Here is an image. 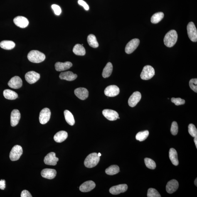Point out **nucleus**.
<instances>
[{
  "label": "nucleus",
  "instance_id": "45",
  "mask_svg": "<svg viewBox=\"0 0 197 197\" xmlns=\"http://www.w3.org/2000/svg\"><path fill=\"white\" fill-rule=\"evenodd\" d=\"M194 141L195 143V145H196V148H197V137H195L194 139Z\"/></svg>",
  "mask_w": 197,
  "mask_h": 197
},
{
  "label": "nucleus",
  "instance_id": "34",
  "mask_svg": "<svg viewBox=\"0 0 197 197\" xmlns=\"http://www.w3.org/2000/svg\"><path fill=\"white\" fill-rule=\"evenodd\" d=\"M149 135V131L145 130L138 133L136 136V139L139 141L145 140Z\"/></svg>",
  "mask_w": 197,
  "mask_h": 197
},
{
  "label": "nucleus",
  "instance_id": "25",
  "mask_svg": "<svg viewBox=\"0 0 197 197\" xmlns=\"http://www.w3.org/2000/svg\"><path fill=\"white\" fill-rule=\"evenodd\" d=\"M169 157L172 163L175 166L179 164L177 152L174 148H171L169 151Z\"/></svg>",
  "mask_w": 197,
  "mask_h": 197
},
{
  "label": "nucleus",
  "instance_id": "21",
  "mask_svg": "<svg viewBox=\"0 0 197 197\" xmlns=\"http://www.w3.org/2000/svg\"><path fill=\"white\" fill-rule=\"evenodd\" d=\"M56 171L54 169H45L42 170L41 172L42 176L48 179H53L56 176Z\"/></svg>",
  "mask_w": 197,
  "mask_h": 197
},
{
  "label": "nucleus",
  "instance_id": "17",
  "mask_svg": "<svg viewBox=\"0 0 197 197\" xmlns=\"http://www.w3.org/2000/svg\"><path fill=\"white\" fill-rule=\"evenodd\" d=\"M74 93L77 97L81 100H85L88 97L89 92L85 88H79L76 89Z\"/></svg>",
  "mask_w": 197,
  "mask_h": 197
},
{
  "label": "nucleus",
  "instance_id": "7",
  "mask_svg": "<svg viewBox=\"0 0 197 197\" xmlns=\"http://www.w3.org/2000/svg\"><path fill=\"white\" fill-rule=\"evenodd\" d=\"M51 112L50 109L47 108L42 109L40 112L39 115V121L41 124H44L49 121Z\"/></svg>",
  "mask_w": 197,
  "mask_h": 197
},
{
  "label": "nucleus",
  "instance_id": "4",
  "mask_svg": "<svg viewBox=\"0 0 197 197\" xmlns=\"http://www.w3.org/2000/svg\"><path fill=\"white\" fill-rule=\"evenodd\" d=\"M155 75L154 68L150 65H146L144 67L140 76L141 79L144 80L150 79Z\"/></svg>",
  "mask_w": 197,
  "mask_h": 197
},
{
  "label": "nucleus",
  "instance_id": "19",
  "mask_svg": "<svg viewBox=\"0 0 197 197\" xmlns=\"http://www.w3.org/2000/svg\"><path fill=\"white\" fill-rule=\"evenodd\" d=\"M21 118V114L18 109H15L12 111L11 114V125L13 127L16 126L19 122Z\"/></svg>",
  "mask_w": 197,
  "mask_h": 197
},
{
  "label": "nucleus",
  "instance_id": "26",
  "mask_svg": "<svg viewBox=\"0 0 197 197\" xmlns=\"http://www.w3.org/2000/svg\"><path fill=\"white\" fill-rule=\"evenodd\" d=\"M3 94L5 98L8 100H15L18 97V94L16 92L8 89L4 90Z\"/></svg>",
  "mask_w": 197,
  "mask_h": 197
},
{
  "label": "nucleus",
  "instance_id": "41",
  "mask_svg": "<svg viewBox=\"0 0 197 197\" xmlns=\"http://www.w3.org/2000/svg\"><path fill=\"white\" fill-rule=\"evenodd\" d=\"M52 8L55 14L57 16H59L61 13V8L58 5L55 4L52 5Z\"/></svg>",
  "mask_w": 197,
  "mask_h": 197
},
{
  "label": "nucleus",
  "instance_id": "22",
  "mask_svg": "<svg viewBox=\"0 0 197 197\" xmlns=\"http://www.w3.org/2000/svg\"><path fill=\"white\" fill-rule=\"evenodd\" d=\"M72 66L71 62L67 61L65 63L57 62L55 64V70L58 71H64L68 70Z\"/></svg>",
  "mask_w": 197,
  "mask_h": 197
},
{
  "label": "nucleus",
  "instance_id": "24",
  "mask_svg": "<svg viewBox=\"0 0 197 197\" xmlns=\"http://www.w3.org/2000/svg\"><path fill=\"white\" fill-rule=\"evenodd\" d=\"M68 136V133L66 131H61L55 135L54 139L56 142L61 143L67 139Z\"/></svg>",
  "mask_w": 197,
  "mask_h": 197
},
{
  "label": "nucleus",
  "instance_id": "8",
  "mask_svg": "<svg viewBox=\"0 0 197 197\" xmlns=\"http://www.w3.org/2000/svg\"><path fill=\"white\" fill-rule=\"evenodd\" d=\"M139 39L135 38L131 40L126 45L125 49L126 53L128 54L132 53L139 46Z\"/></svg>",
  "mask_w": 197,
  "mask_h": 197
},
{
  "label": "nucleus",
  "instance_id": "36",
  "mask_svg": "<svg viewBox=\"0 0 197 197\" xmlns=\"http://www.w3.org/2000/svg\"><path fill=\"white\" fill-rule=\"evenodd\" d=\"M188 132L193 137H197V130L196 127L193 124H190L188 126Z\"/></svg>",
  "mask_w": 197,
  "mask_h": 197
},
{
  "label": "nucleus",
  "instance_id": "11",
  "mask_svg": "<svg viewBox=\"0 0 197 197\" xmlns=\"http://www.w3.org/2000/svg\"><path fill=\"white\" fill-rule=\"evenodd\" d=\"M58 159L55 156L54 152H50L45 157L44 162L45 164L49 166H55L57 164Z\"/></svg>",
  "mask_w": 197,
  "mask_h": 197
},
{
  "label": "nucleus",
  "instance_id": "39",
  "mask_svg": "<svg viewBox=\"0 0 197 197\" xmlns=\"http://www.w3.org/2000/svg\"><path fill=\"white\" fill-rule=\"evenodd\" d=\"M171 131L173 135H176L178 132V126L176 122L174 121L172 124Z\"/></svg>",
  "mask_w": 197,
  "mask_h": 197
},
{
  "label": "nucleus",
  "instance_id": "20",
  "mask_svg": "<svg viewBox=\"0 0 197 197\" xmlns=\"http://www.w3.org/2000/svg\"><path fill=\"white\" fill-rule=\"evenodd\" d=\"M96 184L94 181H88L85 182L80 187V191L83 193H87L93 190L95 188Z\"/></svg>",
  "mask_w": 197,
  "mask_h": 197
},
{
  "label": "nucleus",
  "instance_id": "28",
  "mask_svg": "<svg viewBox=\"0 0 197 197\" xmlns=\"http://www.w3.org/2000/svg\"><path fill=\"white\" fill-rule=\"evenodd\" d=\"M113 70V66L112 63L110 62L107 63L105 67L103 69L102 72V76L104 78H107L110 76Z\"/></svg>",
  "mask_w": 197,
  "mask_h": 197
},
{
  "label": "nucleus",
  "instance_id": "44",
  "mask_svg": "<svg viewBox=\"0 0 197 197\" xmlns=\"http://www.w3.org/2000/svg\"><path fill=\"white\" fill-rule=\"evenodd\" d=\"M6 188V181L4 180L0 181V189L4 190Z\"/></svg>",
  "mask_w": 197,
  "mask_h": 197
},
{
  "label": "nucleus",
  "instance_id": "10",
  "mask_svg": "<svg viewBox=\"0 0 197 197\" xmlns=\"http://www.w3.org/2000/svg\"><path fill=\"white\" fill-rule=\"evenodd\" d=\"M120 92L119 87L115 85H110L106 88L104 94L109 97H114L118 95Z\"/></svg>",
  "mask_w": 197,
  "mask_h": 197
},
{
  "label": "nucleus",
  "instance_id": "9",
  "mask_svg": "<svg viewBox=\"0 0 197 197\" xmlns=\"http://www.w3.org/2000/svg\"><path fill=\"white\" fill-rule=\"evenodd\" d=\"M40 77V74L34 71L28 72L25 75V79L30 84L35 83L39 80Z\"/></svg>",
  "mask_w": 197,
  "mask_h": 197
},
{
  "label": "nucleus",
  "instance_id": "47",
  "mask_svg": "<svg viewBox=\"0 0 197 197\" xmlns=\"http://www.w3.org/2000/svg\"><path fill=\"white\" fill-rule=\"evenodd\" d=\"M101 154L100 153H99L98 154V155L99 157H100L101 156Z\"/></svg>",
  "mask_w": 197,
  "mask_h": 197
},
{
  "label": "nucleus",
  "instance_id": "2",
  "mask_svg": "<svg viewBox=\"0 0 197 197\" xmlns=\"http://www.w3.org/2000/svg\"><path fill=\"white\" fill-rule=\"evenodd\" d=\"M28 58L29 61L33 63H39L43 61L45 55L42 52L37 50H33L28 54Z\"/></svg>",
  "mask_w": 197,
  "mask_h": 197
},
{
  "label": "nucleus",
  "instance_id": "30",
  "mask_svg": "<svg viewBox=\"0 0 197 197\" xmlns=\"http://www.w3.org/2000/svg\"><path fill=\"white\" fill-rule=\"evenodd\" d=\"M73 51L76 55H84L85 54V48L82 45L77 44L73 47Z\"/></svg>",
  "mask_w": 197,
  "mask_h": 197
},
{
  "label": "nucleus",
  "instance_id": "13",
  "mask_svg": "<svg viewBox=\"0 0 197 197\" xmlns=\"http://www.w3.org/2000/svg\"><path fill=\"white\" fill-rule=\"evenodd\" d=\"M141 94L139 92H134L129 99L128 104L130 106L132 107L136 106L141 100Z\"/></svg>",
  "mask_w": 197,
  "mask_h": 197
},
{
  "label": "nucleus",
  "instance_id": "1",
  "mask_svg": "<svg viewBox=\"0 0 197 197\" xmlns=\"http://www.w3.org/2000/svg\"><path fill=\"white\" fill-rule=\"evenodd\" d=\"M178 35L176 30H170L166 34L164 39L165 45L168 47H172L177 41Z\"/></svg>",
  "mask_w": 197,
  "mask_h": 197
},
{
  "label": "nucleus",
  "instance_id": "31",
  "mask_svg": "<svg viewBox=\"0 0 197 197\" xmlns=\"http://www.w3.org/2000/svg\"><path fill=\"white\" fill-rule=\"evenodd\" d=\"M87 41L88 44L93 48H97L99 46V43L97 41L95 35L92 34L89 35L87 37Z\"/></svg>",
  "mask_w": 197,
  "mask_h": 197
},
{
  "label": "nucleus",
  "instance_id": "12",
  "mask_svg": "<svg viewBox=\"0 0 197 197\" xmlns=\"http://www.w3.org/2000/svg\"><path fill=\"white\" fill-rule=\"evenodd\" d=\"M102 114L106 118L110 121L117 120L119 117V114L118 112L112 109H104L103 111Z\"/></svg>",
  "mask_w": 197,
  "mask_h": 197
},
{
  "label": "nucleus",
  "instance_id": "16",
  "mask_svg": "<svg viewBox=\"0 0 197 197\" xmlns=\"http://www.w3.org/2000/svg\"><path fill=\"white\" fill-rule=\"evenodd\" d=\"M8 85L11 88L19 89L22 85V81L19 77L15 76L10 80Z\"/></svg>",
  "mask_w": 197,
  "mask_h": 197
},
{
  "label": "nucleus",
  "instance_id": "6",
  "mask_svg": "<svg viewBox=\"0 0 197 197\" xmlns=\"http://www.w3.org/2000/svg\"><path fill=\"white\" fill-rule=\"evenodd\" d=\"M187 30L188 37L191 41L196 42L197 41V30L194 23L190 22L187 26Z\"/></svg>",
  "mask_w": 197,
  "mask_h": 197
},
{
  "label": "nucleus",
  "instance_id": "42",
  "mask_svg": "<svg viewBox=\"0 0 197 197\" xmlns=\"http://www.w3.org/2000/svg\"><path fill=\"white\" fill-rule=\"evenodd\" d=\"M78 3L80 5L83 7L86 10H88L89 9V7L88 5L83 0H79Z\"/></svg>",
  "mask_w": 197,
  "mask_h": 197
},
{
  "label": "nucleus",
  "instance_id": "37",
  "mask_svg": "<svg viewBox=\"0 0 197 197\" xmlns=\"http://www.w3.org/2000/svg\"><path fill=\"white\" fill-rule=\"evenodd\" d=\"M148 197H160V195L157 190L153 188H150L148 190L147 193Z\"/></svg>",
  "mask_w": 197,
  "mask_h": 197
},
{
  "label": "nucleus",
  "instance_id": "35",
  "mask_svg": "<svg viewBox=\"0 0 197 197\" xmlns=\"http://www.w3.org/2000/svg\"><path fill=\"white\" fill-rule=\"evenodd\" d=\"M144 161L146 167L149 169H154L156 168V163L152 159L146 158L144 159Z\"/></svg>",
  "mask_w": 197,
  "mask_h": 197
},
{
  "label": "nucleus",
  "instance_id": "27",
  "mask_svg": "<svg viewBox=\"0 0 197 197\" xmlns=\"http://www.w3.org/2000/svg\"><path fill=\"white\" fill-rule=\"evenodd\" d=\"M16 46L14 42L8 40H4L0 43V47L3 49L11 50L13 49Z\"/></svg>",
  "mask_w": 197,
  "mask_h": 197
},
{
  "label": "nucleus",
  "instance_id": "14",
  "mask_svg": "<svg viewBox=\"0 0 197 197\" xmlns=\"http://www.w3.org/2000/svg\"><path fill=\"white\" fill-rule=\"evenodd\" d=\"M13 21L16 26L22 28L27 27L29 23L28 20L23 16H19L16 17L13 20Z\"/></svg>",
  "mask_w": 197,
  "mask_h": 197
},
{
  "label": "nucleus",
  "instance_id": "40",
  "mask_svg": "<svg viewBox=\"0 0 197 197\" xmlns=\"http://www.w3.org/2000/svg\"><path fill=\"white\" fill-rule=\"evenodd\" d=\"M171 101L176 106L183 105L185 103V100L181 98H173L171 99Z\"/></svg>",
  "mask_w": 197,
  "mask_h": 197
},
{
  "label": "nucleus",
  "instance_id": "29",
  "mask_svg": "<svg viewBox=\"0 0 197 197\" xmlns=\"http://www.w3.org/2000/svg\"><path fill=\"white\" fill-rule=\"evenodd\" d=\"M64 115L67 123L71 126H73L75 124V119L71 112L69 110H65L64 112Z\"/></svg>",
  "mask_w": 197,
  "mask_h": 197
},
{
  "label": "nucleus",
  "instance_id": "15",
  "mask_svg": "<svg viewBox=\"0 0 197 197\" xmlns=\"http://www.w3.org/2000/svg\"><path fill=\"white\" fill-rule=\"evenodd\" d=\"M128 186L126 184L117 185L112 187L109 190V193L113 195H118L127 191Z\"/></svg>",
  "mask_w": 197,
  "mask_h": 197
},
{
  "label": "nucleus",
  "instance_id": "5",
  "mask_svg": "<svg viewBox=\"0 0 197 197\" xmlns=\"http://www.w3.org/2000/svg\"><path fill=\"white\" fill-rule=\"evenodd\" d=\"M23 149L20 145H15L12 149L10 153V159L12 161H16L19 159L22 154Z\"/></svg>",
  "mask_w": 197,
  "mask_h": 197
},
{
  "label": "nucleus",
  "instance_id": "43",
  "mask_svg": "<svg viewBox=\"0 0 197 197\" xmlns=\"http://www.w3.org/2000/svg\"><path fill=\"white\" fill-rule=\"evenodd\" d=\"M21 196V197H32V196H31V194H30V193H29V192L26 190H23V191L22 192Z\"/></svg>",
  "mask_w": 197,
  "mask_h": 197
},
{
  "label": "nucleus",
  "instance_id": "23",
  "mask_svg": "<svg viewBox=\"0 0 197 197\" xmlns=\"http://www.w3.org/2000/svg\"><path fill=\"white\" fill-rule=\"evenodd\" d=\"M77 77V75L76 74H74L71 71L62 72L59 75L61 79L66 80L68 81L74 80Z\"/></svg>",
  "mask_w": 197,
  "mask_h": 197
},
{
  "label": "nucleus",
  "instance_id": "33",
  "mask_svg": "<svg viewBox=\"0 0 197 197\" xmlns=\"http://www.w3.org/2000/svg\"><path fill=\"white\" fill-rule=\"evenodd\" d=\"M164 14L163 12H158L155 13L151 16V21L153 23H157L161 21L164 18Z\"/></svg>",
  "mask_w": 197,
  "mask_h": 197
},
{
  "label": "nucleus",
  "instance_id": "3",
  "mask_svg": "<svg viewBox=\"0 0 197 197\" xmlns=\"http://www.w3.org/2000/svg\"><path fill=\"white\" fill-rule=\"evenodd\" d=\"M100 157L97 153H91L86 158L84 164L88 168H92L97 166L100 161Z\"/></svg>",
  "mask_w": 197,
  "mask_h": 197
},
{
  "label": "nucleus",
  "instance_id": "32",
  "mask_svg": "<svg viewBox=\"0 0 197 197\" xmlns=\"http://www.w3.org/2000/svg\"><path fill=\"white\" fill-rule=\"evenodd\" d=\"M120 172L119 168L117 165H112L106 169L105 172L108 175H114L117 174Z\"/></svg>",
  "mask_w": 197,
  "mask_h": 197
},
{
  "label": "nucleus",
  "instance_id": "46",
  "mask_svg": "<svg viewBox=\"0 0 197 197\" xmlns=\"http://www.w3.org/2000/svg\"><path fill=\"white\" fill-rule=\"evenodd\" d=\"M194 183H195V186H197V178H196V179H195V182H194Z\"/></svg>",
  "mask_w": 197,
  "mask_h": 197
},
{
  "label": "nucleus",
  "instance_id": "38",
  "mask_svg": "<svg viewBox=\"0 0 197 197\" xmlns=\"http://www.w3.org/2000/svg\"><path fill=\"white\" fill-rule=\"evenodd\" d=\"M189 85L192 90L195 92H197V79H193L190 80Z\"/></svg>",
  "mask_w": 197,
  "mask_h": 197
},
{
  "label": "nucleus",
  "instance_id": "18",
  "mask_svg": "<svg viewBox=\"0 0 197 197\" xmlns=\"http://www.w3.org/2000/svg\"><path fill=\"white\" fill-rule=\"evenodd\" d=\"M179 186L178 182L173 179L169 181L166 186V191L168 193L172 194L178 190Z\"/></svg>",
  "mask_w": 197,
  "mask_h": 197
}]
</instances>
